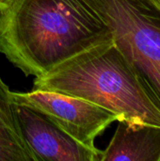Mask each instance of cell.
<instances>
[{
  "label": "cell",
  "instance_id": "cell-7",
  "mask_svg": "<svg viewBox=\"0 0 160 161\" xmlns=\"http://www.w3.org/2000/svg\"><path fill=\"white\" fill-rule=\"evenodd\" d=\"M10 92L0 78V161H37L18 128Z\"/></svg>",
  "mask_w": 160,
  "mask_h": 161
},
{
  "label": "cell",
  "instance_id": "cell-1",
  "mask_svg": "<svg viewBox=\"0 0 160 161\" xmlns=\"http://www.w3.org/2000/svg\"><path fill=\"white\" fill-rule=\"evenodd\" d=\"M110 42V29L85 0H13L0 11V52L26 75Z\"/></svg>",
  "mask_w": 160,
  "mask_h": 161
},
{
  "label": "cell",
  "instance_id": "cell-3",
  "mask_svg": "<svg viewBox=\"0 0 160 161\" xmlns=\"http://www.w3.org/2000/svg\"><path fill=\"white\" fill-rule=\"evenodd\" d=\"M160 106V8L152 0H85Z\"/></svg>",
  "mask_w": 160,
  "mask_h": 161
},
{
  "label": "cell",
  "instance_id": "cell-6",
  "mask_svg": "<svg viewBox=\"0 0 160 161\" xmlns=\"http://www.w3.org/2000/svg\"><path fill=\"white\" fill-rule=\"evenodd\" d=\"M101 161H160V126L118 121Z\"/></svg>",
  "mask_w": 160,
  "mask_h": 161
},
{
  "label": "cell",
  "instance_id": "cell-5",
  "mask_svg": "<svg viewBox=\"0 0 160 161\" xmlns=\"http://www.w3.org/2000/svg\"><path fill=\"white\" fill-rule=\"evenodd\" d=\"M12 104L20 133L37 161H101L103 151L77 142L41 112Z\"/></svg>",
  "mask_w": 160,
  "mask_h": 161
},
{
  "label": "cell",
  "instance_id": "cell-4",
  "mask_svg": "<svg viewBox=\"0 0 160 161\" xmlns=\"http://www.w3.org/2000/svg\"><path fill=\"white\" fill-rule=\"evenodd\" d=\"M11 102L32 108L52 120L82 144L94 148V140L111 123L112 112L87 100L49 91L10 92Z\"/></svg>",
  "mask_w": 160,
  "mask_h": 161
},
{
  "label": "cell",
  "instance_id": "cell-9",
  "mask_svg": "<svg viewBox=\"0 0 160 161\" xmlns=\"http://www.w3.org/2000/svg\"><path fill=\"white\" fill-rule=\"evenodd\" d=\"M152 1H153V2H154V3H155V4L160 8V0H152Z\"/></svg>",
  "mask_w": 160,
  "mask_h": 161
},
{
  "label": "cell",
  "instance_id": "cell-2",
  "mask_svg": "<svg viewBox=\"0 0 160 161\" xmlns=\"http://www.w3.org/2000/svg\"><path fill=\"white\" fill-rule=\"evenodd\" d=\"M33 89L87 100L117 121L160 126V106L114 42L87 50L37 76Z\"/></svg>",
  "mask_w": 160,
  "mask_h": 161
},
{
  "label": "cell",
  "instance_id": "cell-8",
  "mask_svg": "<svg viewBox=\"0 0 160 161\" xmlns=\"http://www.w3.org/2000/svg\"><path fill=\"white\" fill-rule=\"evenodd\" d=\"M13 0H0V11L4 10L6 8H8Z\"/></svg>",
  "mask_w": 160,
  "mask_h": 161
}]
</instances>
